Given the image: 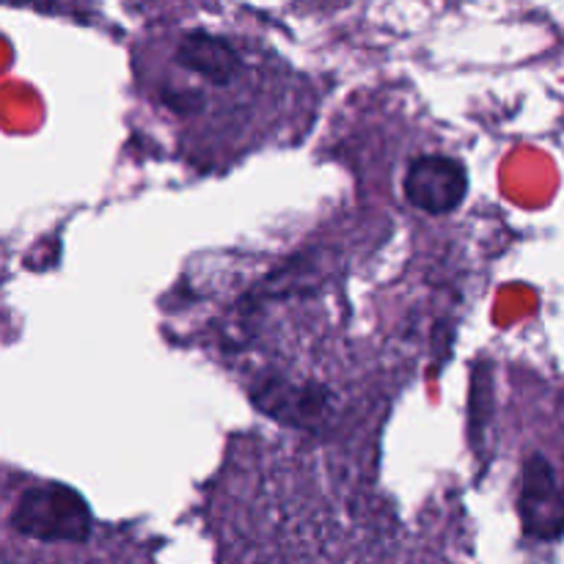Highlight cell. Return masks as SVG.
I'll return each instance as SVG.
<instances>
[{
    "label": "cell",
    "mask_w": 564,
    "mask_h": 564,
    "mask_svg": "<svg viewBox=\"0 0 564 564\" xmlns=\"http://www.w3.org/2000/svg\"><path fill=\"white\" fill-rule=\"evenodd\" d=\"M281 66L240 33L209 22H176L149 36L138 75L180 147L215 163L273 130L286 91Z\"/></svg>",
    "instance_id": "cell-1"
},
{
    "label": "cell",
    "mask_w": 564,
    "mask_h": 564,
    "mask_svg": "<svg viewBox=\"0 0 564 564\" xmlns=\"http://www.w3.org/2000/svg\"><path fill=\"white\" fill-rule=\"evenodd\" d=\"M9 527L36 545L83 549L97 534V521L75 488L61 482L22 485L9 512Z\"/></svg>",
    "instance_id": "cell-2"
},
{
    "label": "cell",
    "mask_w": 564,
    "mask_h": 564,
    "mask_svg": "<svg viewBox=\"0 0 564 564\" xmlns=\"http://www.w3.org/2000/svg\"><path fill=\"white\" fill-rule=\"evenodd\" d=\"M405 198L427 215H446L466 198L468 176L460 160L449 154H419L408 163Z\"/></svg>",
    "instance_id": "cell-3"
},
{
    "label": "cell",
    "mask_w": 564,
    "mask_h": 564,
    "mask_svg": "<svg viewBox=\"0 0 564 564\" xmlns=\"http://www.w3.org/2000/svg\"><path fill=\"white\" fill-rule=\"evenodd\" d=\"M521 516L527 532L540 540H554L564 532V485L543 457L527 463Z\"/></svg>",
    "instance_id": "cell-4"
}]
</instances>
